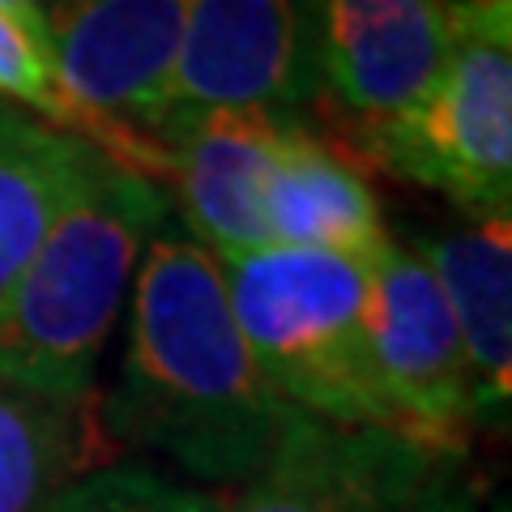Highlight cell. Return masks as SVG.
<instances>
[{
    "label": "cell",
    "instance_id": "cell-1",
    "mask_svg": "<svg viewBox=\"0 0 512 512\" xmlns=\"http://www.w3.org/2000/svg\"><path fill=\"white\" fill-rule=\"evenodd\" d=\"M291 414L235 325L222 265L167 214L133 278L124 367L103 431L163 453L188 478L239 487L261 470Z\"/></svg>",
    "mask_w": 512,
    "mask_h": 512
},
{
    "label": "cell",
    "instance_id": "cell-2",
    "mask_svg": "<svg viewBox=\"0 0 512 512\" xmlns=\"http://www.w3.org/2000/svg\"><path fill=\"white\" fill-rule=\"evenodd\" d=\"M167 214V184L103 150L86 188L0 303V380L86 402L146 244Z\"/></svg>",
    "mask_w": 512,
    "mask_h": 512
},
{
    "label": "cell",
    "instance_id": "cell-3",
    "mask_svg": "<svg viewBox=\"0 0 512 512\" xmlns=\"http://www.w3.org/2000/svg\"><path fill=\"white\" fill-rule=\"evenodd\" d=\"M222 278L235 325L286 406L342 427H393L367 355L363 261L308 248H261L227 261Z\"/></svg>",
    "mask_w": 512,
    "mask_h": 512
},
{
    "label": "cell",
    "instance_id": "cell-4",
    "mask_svg": "<svg viewBox=\"0 0 512 512\" xmlns=\"http://www.w3.org/2000/svg\"><path fill=\"white\" fill-rule=\"evenodd\" d=\"M363 146L461 214H512V0H448L436 82L410 111L363 133Z\"/></svg>",
    "mask_w": 512,
    "mask_h": 512
},
{
    "label": "cell",
    "instance_id": "cell-5",
    "mask_svg": "<svg viewBox=\"0 0 512 512\" xmlns=\"http://www.w3.org/2000/svg\"><path fill=\"white\" fill-rule=\"evenodd\" d=\"M363 265L367 355L393 427L448 453H466V436L474 427L470 372L436 274L393 235Z\"/></svg>",
    "mask_w": 512,
    "mask_h": 512
},
{
    "label": "cell",
    "instance_id": "cell-6",
    "mask_svg": "<svg viewBox=\"0 0 512 512\" xmlns=\"http://www.w3.org/2000/svg\"><path fill=\"white\" fill-rule=\"evenodd\" d=\"M461 470L466 453L406 431L342 427L295 410L227 512H419Z\"/></svg>",
    "mask_w": 512,
    "mask_h": 512
},
{
    "label": "cell",
    "instance_id": "cell-7",
    "mask_svg": "<svg viewBox=\"0 0 512 512\" xmlns=\"http://www.w3.org/2000/svg\"><path fill=\"white\" fill-rule=\"evenodd\" d=\"M47 60L69 107L116 150H146L137 137L163 107L180 52L188 0H39Z\"/></svg>",
    "mask_w": 512,
    "mask_h": 512
},
{
    "label": "cell",
    "instance_id": "cell-8",
    "mask_svg": "<svg viewBox=\"0 0 512 512\" xmlns=\"http://www.w3.org/2000/svg\"><path fill=\"white\" fill-rule=\"evenodd\" d=\"M312 99H320V77L295 0H188L150 137L210 111L295 116Z\"/></svg>",
    "mask_w": 512,
    "mask_h": 512
},
{
    "label": "cell",
    "instance_id": "cell-9",
    "mask_svg": "<svg viewBox=\"0 0 512 512\" xmlns=\"http://www.w3.org/2000/svg\"><path fill=\"white\" fill-rule=\"evenodd\" d=\"M320 94L363 133L410 111L436 82L448 47V0H295Z\"/></svg>",
    "mask_w": 512,
    "mask_h": 512
},
{
    "label": "cell",
    "instance_id": "cell-10",
    "mask_svg": "<svg viewBox=\"0 0 512 512\" xmlns=\"http://www.w3.org/2000/svg\"><path fill=\"white\" fill-rule=\"evenodd\" d=\"M286 116L269 111H210L184 124L158 128L150 150L158 175H167L180 227L218 265L269 248L265 231V180L278 154Z\"/></svg>",
    "mask_w": 512,
    "mask_h": 512
},
{
    "label": "cell",
    "instance_id": "cell-11",
    "mask_svg": "<svg viewBox=\"0 0 512 512\" xmlns=\"http://www.w3.org/2000/svg\"><path fill=\"white\" fill-rule=\"evenodd\" d=\"M410 248L436 274L453 312L474 427H504L512 406V214L470 218Z\"/></svg>",
    "mask_w": 512,
    "mask_h": 512
},
{
    "label": "cell",
    "instance_id": "cell-12",
    "mask_svg": "<svg viewBox=\"0 0 512 512\" xmlns=\"http://www.w3.org/2000/svg\"><path fill=\"white\" fill-rule=\"evenodd\" d=\"M269 248H308L367 261L389 244L367 175L295 111L282 120L278 154L265 180Z\"/></svg>",
    "mask_w": 512,
    "mask_h": 512
},
{
    "label": "cell",
    "instance_id": "cell-13",
    "mask_svg": "<svg viewBox=\"0 0 512 512\" xmlns=\"http://www.w3.org/2000/svg\"><path fill=\"white\" fill-rule=\"evenodd\" d=\"M99 146L0 107V303L86 188Z\"/></svg>",
    "mask_w": 512,
    "mask_h": 512
},
{
    "label": "cell",
    "instance_id": "cell-14",
    "mask_svg": "<svg viewBox=\"0 0 512 512\" xmlns=\"http://www.w3.org/2000/svg\"><path fill=\"white\" fill-rule=\"evenodd\" d=\"M99 466L90 397L60 402L0 380V512H47Z\"/></svg>",
    "mask_w": 512,
    "mask_h": 512
},
{
    "label": "cell",
    "instance_id": "cell-15",
    "mask_svg": "<svg viewBox=\"0 0 512 512\" xmlns=\"http://www.w3.org/2000/svg\"><path fill=\"white\" fill-rule=\"evenodd\" d=\"M47 512H227V500L146 466H99Z\"/></svg>",
    "mask_w": 512,
    "mask_h": 512
},
{
    "label": "cell",
    "instance_id": "cell-16",
    "mask_svg": "<svg viewBox=\"0 0 512 512\" xmlns=\"http://www.w3.org/2000/svg\"><path fill=\"white\" fill-rule=\"evenodd\" d=\"M0 94L13 103L43 111V116L56 128H64V133H69L73 124H82V116L69 107V99H64L60 86H56L47 52L18 22H9L5 13H0Z\"/></svg>",
    "mask_w": 512,
    "mask_h": 512
},
{
    "label": "cell",
    "instance_id": "cell-17",
    "mask_svg": "<svg viewBox=\"0 0 512 512\" xmlns=\"http://www.w3.org/2000/svg\"><path fill=\"white\" fill-rule=\"evenodd\" d=\"M419 512H478V495L466 483V470H461L457 478H448V483L436 495H431V500Z\"/></svg>",
    "mask_w": 512,
    "mask_h": 512
},
{
    "label": "cell",
    "instance_id": "cell-18",
    "mask_svg": "<svg viewBox=\"0 0 512 512\" xmlns=\"http://www.w3.org/2000/svg\"><path fill=\"white\" fill-rule=\"evenodd\" d=\"M0 13L9 22H18L30 39H35L43 52H47V30H43V13H39V0H0Z\"/></svg>",
    "mask_w": 512,
    "mask_h": 512
},
{
    "label": "cell",
    "instance_id": "cell-19",
    "mask_svg": "<svg viewBox=\"0 0 512 512\" xmlns=\"http://www.w3.org/2000/svg\"><path fill=\"white\" fill-rule=\"evenodd\" d=\"M495 512H508V504H495Z\"/></svg>",
    "mask_w": 512,
    "mask_h": 512
}]
</instances>
